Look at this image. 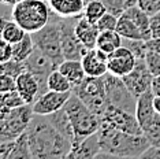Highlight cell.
<instances>
[{
	"label": "cell",
	"mask_w": 160,
	"mask_h": 159,
	"mask_svg": "<svg viewBox=\"0 0 160 159\" xmlns=\"http://www.w3.org/2000/svg\"><path fill=\"white\" fill-rule=\"evenodd\" d=\"M26 135L32 158H67L72 150V143L55 128L48 115L34 114L29 124Z\"/></svg>",
	"instance_id": "1"
},
{
	"label": "cell",
	"mask_w": 160,
	"mask_h": 159,
	"mask_svg": "<svg viewBox=\"0 0 160 159\" xmlns=\"http://www.w3.org/2000/svg\"><path fill=\"white\" fill-rule=\"evenodd\" d=\"M97 133L101 151L96 158H141L151 147L144 135H133L105 125H100Z\"/></svg>",
	"instance_id": "2"
},
{
	"label": "cell",
	"mask_w": 160,
	"mask_h": 159,
	"mask_svg": "<svg viewBox=\"0 0 160 159\" xmlns=\"http://www.w3.org/2000/svg\"><path fill=\"white\" fill-rule=\"evenodd\" d=\"M64 108L68 114V118H70L72 125V131L75 135V143L72 147L78 146L89 136L99 132L100 118L75 93H71L70 99L64 104Z\"/></svg>",
	"instance_id": "3"
},
{
	"label": "cell",
	"mask_w": 160,
	"mask_h": 159,
	"mask_svg": "<svg viewBox=\"0 0 160 159\" xmlns=\"http://www.w3.org/2000/svg\"><path fill=\"white\" fill-rule=\"evenodd\" d=\"M51 8L44 0H21L12 6V19L26 33H34L49 22Z\"/></svg>",
	"instance_id": "4"
},
{
	"label": "cell",
	"mask_w": 160,
	"mask_h": 159,
	"mask_svg": "<svg viewBox=\"0 0 160 159\" xmlns=\"http://www.w3.org/2000/svg\"><path fill=\"white\" fill-rule=\"evenodd\" d=\"M59 19V15H56L55 13H51L49 22L42 29L32 33L34 47L38 48L41 52H44L49 59H52L58 67L66 59L63 54V48H62Z\"/></svg>",
	"instance_id": "5"
},
{
	"label": "cell",
	"mask_w": 160,
	"mask_h": 159,
	"mask_svg": "<svg viewBox=\"0 0 160 159\" xmlns=\"http://www.w3.org/2000/svg\"><path fill=\"white\" fill-rule=\"evenodd\" d=\"M155 93L152 88L137 99L136 117L141 126L142 135L147 137L151 146L160 147V114L153 107Z\"/></svg>",
	"instance_id": "6"
},
{
	"label": "cell",
	"mask_w": 160,
	"mask_h": 159,
	"mask_svg": "<svg viewBox=\"0 0 160 159\" xmlns=\"http://www.w3.org/2000/svg\"><path fill=\"white\" fill-rule=\"evenodd\" d=\"M34 115L33 106L25 104L15 108H2L0 115V140L12 141L28 131Z\"/></svg>",
	"instance_id": "7"
},
{
	"label": "cell",
	"mask_w": 160,
	"mask_h": 159,
	"mask_svg": "<svg viewBox=\"0 0 160 159\" xmlns=\"http://www.w3.org/2000/svg\"><path fill=\"white\" fill-rule=\"evenodd\" d=\"M72 93H75L99 118L110 106L107 99V92H105L104 77L86 75L81 84L72 88Z\"/></svg>",
	"instance_id": "8"
},
{
	"label": "cell",
	"mask_w": 160,
	"mask_h": 159,
	"mask_svg": "<svg viewBox=\"0 0 160 159\" xmlns=\"http://www.w3.org/2000/svg\"><path fill=\"white\" fill-rule=\"evenodd\" d=\"M103 77L108 103L114 107L127 111V113L136 114L137 97L130 92V89L126 86L122 77H118V75H114L111 73H107Z\"/></svg>",
	"instance_id": "9"
},
{
	"label": "cell",
	"mask_w": 160,
	"mask_h": 159,
	"mask_svg": "<svg viewBox=\"0 0 160 159\" xmlns=\"http://www.w3.org/2000/svg\"><path fill=\"white\" fill-rule=\"evenodd\" d=\"M79 17H70L63 18L60 17V40H62V48L66 59H78L81 60L82 56L88 49L81 43L75 33V25H77Z\"/></svg>",
	"instance_id": "10"
},
{
	"label": "cell",
	"mask_w": 160,
	"mask_h": 159,
	"mask_svg": "<svg viewBox=\"0 0 160 159\" xmlns=\"http://www.w3.org/2000/svg\"><path fill=\"white\" fill-rule=\"evenodd\" d=\"M100 125L110 126V128L119 129V131L127 133H133V135H142V131H141V126L138 124L136 114L127 113V111L114 107L111 104L100 117Z\"/></svg>",
	"instance_id": "11"
},
{
	"label": "cell",
	"mask_w": 160,
	"mask_h": 159,
	"mask_svg": "<svg viewBox=\"0 0 160 159\" xmlns=\"http://www.w3.org/2000/svg\"><path fill=\"white\" fill-rule=\"evenodd\" d=\"M26 70L33 73L40 81V96L44 95L48 89V77L53 70H56L58 66L52 59H49L44 52H41L38 48H34L32 55L25 60Z\"/></svg>",
	"instance_id": "12"
},
{
	"label": "cell",
	"mask_w": 160,
	"mask_h": 159,
	"mask_svg": "<svg viewBox=\"0 0 160 159\" xmlns=\"http://www.w3.org/2000/svg\"><path fill=\"white\" fill-rule=\"evenodd\" d=\"M122 80L125 81L126 86L130 89V92H132L137 99L142 95L144 92H147L149 88H152L153 75L149 71L145 58L137 59V63H136V66H134V69L129 74L122 77Z\"/></svg>",
	"instance_id": "13"
},
{
	"label": "cell",
	"mask_w": 160,
	"mask_h": 159,
	"mask_svg": "<svg viewBox=\"0 0 160 159\" xmlns=\"http://www.w3.org/2000/svg\"><path fill=\"white\" fill-rule=\"evenodd\" d=\"M136 63V55L127 47L122 45L114 52H111L108 56V73L118 75V77H125L134 69Z\"/></svg>",
	"instance_id": "14"
},
{
	"label": "cell",
	"mask_w": 160,
	"mask_h": 159,
	"mask_svg": "<svg viewBox=\"0 0 160 159\" xmlns=\"http://www.w3.org/2000/svg\"><path fill=\"white\" fill-rule=\"evenodd\" d=\"M71 93H72V91H68V92L47 91L44 95H41L32 104L34 114L49 115L58 110H60V108H63L64 104L67 103V100L70 99Z\"/></svg>",
	"instance_id": "15"
},
{
	"label": "cell",
	"mask_w": 160,
	"mask_h": 159,
	"mask_svg": "<svg viewBox=\"0 0 160 159\" xmlns=\"http://www.w3.org/2000/svg\"><path fill=\"white\" fill-rule=\"evenodd\" d=\"M108 54L97 48L88 49L82 56L81 62L86 75L89 77H103L108 73Z\"/></svg>",
	"instance_id": "16"
},
{
	"label": "cell",
	"mask_w": 160,
	"mask_h": 159,
	"mask_svg": "<svg viewBox=\"0 0 160 159\" xmlns=\"http://www.w3.org/2000/svg\"><path fill=\"white\" fill-rule=\"evenodd\" d=\"M17 91L28 104H33L40 97V81L33 73L25 70L17 77Z\"/></svg>",
	"instance_id": "17"
},
{
	"label": "cell",
	"mask_w": 160,
	"mask_h": 159,
	"mask_svg": "<svg viewBox=\"0 0 160 159\" xmlns=\"http://www.w3.org/2000/svg\"><path fill=\"white\" fill-rule=\"evenodd\" d=\"M51 11L63 18L83 15L86 2L83 0H48Z\"/></svg>",
	"instance_id": "18"
},
{
	"label": "cell",
	"mask_w": 160,
	"mask_h": 159,
	"mask_svg": "<svg viewBox=\"0 0 160 159\" xmlns=\"http://www.w3.org/2000/svg\"><path fill=\"white\" fill-rule=\"evenodd\" d=\"M75 33H77L78 38L81 40V43L85 45L86 49L96 48L97 38L100 34V30L96 23H92L83 15H81L77 25H75Z\"/></svg>",
	"instance_id": "19"
},
{
	"label": "cell",
	"mask_w": 160,
	"mask_h": 159,
	"mask_svg": "<svg viewBox=\"0 0 160 159\" xmlns=\"http://www.w3.org/2000/svg\"><path fill=\"white\" fill-rule=\"evenodd\" d=\"M100 151L101 148L99 141V133H94V135L89 136L88 139H85L82 143H79L78 146L72 147L71 152L68 154L67 158H74V159L96 158Z\"/></svg>",
	"instance_id": "20"
},
{
	"label": "cell",
	"mask_w": 160,
	"mask_h": 159,
	"mask_svg": "<svg viewBox=\"0 0 160 159\" xmlns=\"http://www.w3.org/2000/svg\"><path fill=\"white\" fill-rule=\"evenodd\" d=\"M58 69L67 77V80L71 82L72 88L79 85L86 77V73H85V70H83L82 62L78 59H64L63 62L59 64Z\"/></svg>",
	"instance_id": "21"
},
{
	"label": "cell",
	"mask_w": 160,
	"mask_h": 159,
	"mask_svg": "<svg viewBox=\"0 0 160 159\" xmlns=\"http://www.w3.org/2000/svg\"><path fill=\"white\" fill-rule=\"evenodd\" d=\"M48 118L51 119V122L55 125V128L58 129V131L66 137L67 140H70V141L72 143V146H74L75 135H74V131H72V125H71L70 118H68L66 108L63 107V108H60V110L55 111V113L49 114Z\"/></svg>",
	"instance_id": "22"
},
{
	"label": "cell",
	"mask_w": 160,
	"mask_h": 159,
	"mask_svg": "<svg viewBox=\"0 0 160 159\" xmlns=\"http://www.w3.org/2000/svg\"><path fill=\"white\" fill-rule=\"evenodd\" d=\"M122 45H123V37L118 32L105 30V32H100L99 38H97L96 48L110 55L111 52H114L115 49H118L119 47H122Z\"/></svg>",
	"instance_id": "23"
},
{
	"label": "cell",
	"mask_w": 160,
	"mask_h": 159,
	"mask_svg": "<svg viewBox=\"0 0 160 159\" xmlns=\"http://www.w3.org/2000/svg\"><path fill=\"white\" fill-rule=\"evenodd\" d=\"M116 32L122 36L123 38H132V40H145L144 33L141 29L133 22L132 18H129L125 13L118 18V25H116Z\"/></svg>",
	"instance_id": "24"
},
{
	"label": "cell",
	"mask_w": 160,
	"mask_h": 159,
	"mask_svg": "<svg viewBox=\"0 0 160 159\" xmlns=\"http://www.w3.org/2000/svg\"><path fill=\"white\" fill-rule=\"evenodd\" d=\"M25 34H26V32L14 19H7L6 17L2 18V40L15 44L25 37Z\"/></svg>",
	"instance_id": "25"
},
{
	"label": "cell",
	"mask_w": 160,
	"mask_h": 159,
	"mask_svg": "<svg viewBox=\"0 0 160 159\" xmlns=\"http://www.w3.org/2000/svg\"><path fill=\"white\" fill-rule=\"evenodd\" d=\"M34 43H33V37L32 33H26L25 37L21 41L12 44V58L21 62H25L29 56L32 55V52L34 51Z\"/></svg>",
	"instance_id": "26"
},
{
	"label": "cell",
	"mask_w": 160,
	"mask_h": 159,
	"mask_svg": "<svg viewBox=\"0 0 160 159\" xmlns=\"http://www.w3.org/2000/svg\"><path fill=\"white\" fill-rule=\"evenodd\" d=\"M48 89L56 92H68L72 91V85L66 75L62 73L59 69H56L48 77Z\"/></svg>",
	"instance_id": "27"
},
{
	"label": "cell",
	"mask_w": 160,
	"mask_h": 159,
	"mask_svg": "<svg viewBox=\"0 0 160 159\" xmlns=\"http://www.w3.org/2000/svg\"><path fill=\"white\" fill-rule=\"evenodd\" d=\"M30 158H32V152H30V147H29L28 135L25 132L17 140H14V147L8 159H30Z\"/></svg>",
	"instance_id": "28"
},
{
	"label": "cell",
	"mask_w": 160,
	"mask_h": 159,
	"mask_svg": "<svg viewBox=\"0 0 160 159\" xmlns=\"http://www.w3.org/2000/svg\"><path fill=\"white\" fill-rule=\"evenodd\" d=\"M107 7L101 0H89L86 2L85 10H83V17L92 23H97V21L107 13Z\"/></svg>",
	"instance_id": "29"
},
{
	"label": "cell",
	"mask_w": 160,
	"mask_h": 159,
	"mask_svg": "<svg viewBox=\"0 0 160 159\" xmlns=\"http://www.w3.org/2000/svg\"><path fill=\"white\" fill-rule=\"evenodd\" d=\"M101 2L107 7L108 13L115 14L116 17H121L127 8L137 6L138 0H101Z\"/></svg>",
	"instance_id": "30"
},
{
	"label": "cell",
	"mask_w": 160,
	"mask_h": 159,
	"mask_svg": "<svg viewBox=\"0 0 160 159\" xmlns=\"http://www.w3.org/2000/svg\"><path fill=\"white\" fill-rule=\"evenodd\" d=\"M28 104L23 100V97L21 96V93L17 91H10L6 93H2V97H0V106L2 108H15V107H21Z\"/></svg>",
	"instance_id": "31"
},
{
	"label": "cell",
	"mask_w": 160,
	"mask_h": 159,
	"mask_svg": "<svg viewBox=\"0 0 160 159\" xmlns=\"http://www.w3.org/2000/svg\"><path fill=\"white\" fill-rule=\"evenodd\" d=\"M26 70V66H25V62H21V60L17 59H10L7 62H2V66H0V73H4L8 74L11 77L17 78L21 73Z\"/></svg>",
	"instance_id": "32"
},
{
	"label": "cell",
	"mask_w": 160,
	"mask_h": 159,
	"mask_svg": "<svg viewBox=\"0 0 160 159\" xmlns=\"http://www.w3.org/2000/svg\"><path fill=\"white\" fill-rule=\"evenodd\" d=\"M123 45L132 51L136 55L137 59L145 58L148 52V47L145 40H132V38H123Z\"/></svg>",
	"instance_id": "33"
},
{
	"label": "cell",
	"mask_w": 160,
	"mask_h": 159,
	"mask_svg": "<svg viewBox=\"0 0 160 159\" xmlns=\"http://www.w3.org/2000/svg\"><path fill=\"white\" fill-rule=\"evenodd\" d=\"M118 18L115 14L112 13H105L103 17L97 21V28L100 32H105V30H116V25H118Z\"/></svg>",
	"instance_id": "34"
},
{
	"label": "cell",
	"mask_w": 160,
	"mask_h": 159,
	"mask_svg": "<svg viewBox=\"0 0 160 159\" xmlns=\"http://www.w3.org/2000/svg\"><path fill=\"white\" fill-rule=\"evenodd\" d=\"M145 60H147L148 69H149V71L152 73V75H153V77L160 75V52L148 49L147 56H145Z\"/></svg>",
	"instance_id": "35"
},
{
	"label": "cell",
	"mask_w": 160,
	"mask_h": 159,
	"mask_svg": "<svg viewBox=\"0 0 160 159\" xmlns=\"http://www.w3.org/2000/svg\"><path fill=\"white\" fill-rule=\"evenodd\" d=\"M137 6L141 7L151 17L160 13V0H138Z\"/></svg>",
	"instance_id": "36"
},
{
	"label": "cell",
	"mask_w": 160,
	"mask_h": 159,
	"mask_svg": "<svg viewBox=\"0 0 160 159\" xmlns=\"http://www.w3.org/2000/svg\"><path fill=\"white\" fill-rule=\"evenodd\" d=\"M15 89H17V78L2 73V75H0V93L15 91Z\"/></svg>",
	"instance_id": "37"
},
{
	"label": "cell",
	"mask_w": 160,
	"mask_h": 159,
	"mask_svg": "<svg viewBox=\"0 0 160 159\" xmlns=\"http://www.w3.org/2000/svg\"><path fill=\"white\" fill-rule=\"evenodd\" d=\"M12 59V44L6 40H2V55H0V62H7Z\"/></svg>",
	"instance_id": "38"
},
{
	"label": "cell",
	"mask_w": 160,
	"mask_h": 159,
	"mask_svg": "<svg viewBox=\"0 0 160 159\" xmlns=\"http://www.w3.org/2000/svg\"><path fill=\"white\" fill-rule=\"evenodd\" d=\"M152 38H160V13L151 17Z\"/></svg>",
	"instance_id": "39"
},
{
	"label": "cell",
	"mask_w": 160,
	"mask_h": 159,
	"mask_svg": "<svg viewBox=\"0 0 160 159\" xmlns=\"http://www.w3.org/2000/svg\"><path fill=\"white\" fill-rule=\"evenodd\" d=\"M14 147V140L12 141H3L0 140V159H8L10 154Z\"/></svg>",
	"instance_id": "40"
},
{
	"label": "cell",
	"mask_w": 160,
	"mask_h": 159,
	"mask_svg": "<svg viewBox=\"0 0 160 159\" xmlns=\"http://www.w3.org/2000/svg\"><path fill=\"white\" fill-rule=\"evenodd\" d=\"M141 158H160V147L151 146L145 152L141 155Z\"/></svg>",
	"instance_id": "41"
},
{
	"label": "cell",
	"mask_w": 160,
	"mask_h": 159,
	"mask_svg": "<svg viewBox=\"0 0 160 159\" xmlns=\"http://www.w3.org/2000/svg\"><path fill=\"white\" fill-rule=\"evenodd\" d=\"M147 47L151 51H158L160 52V38H151L147 41Z\"/></svg>",
	"instance_id": "42"
},
{
	"label": "cell",
	"mask_w": 160,
	"mask_h": 159,
	"mask_svg": "<svg viewBox=\"0 0 160 159\" xmlns=\"http://www.w3.org/2000/svg\"><path fill=\"white\" fill-rule=\"evenodd\" d=\"M152 91H153L155 95H160V75L153 77V81H152Z\"/></svg>",
	"instance_id": "43"
},
{
	"label": "cell",
	"mask_w": 160,
	"mask_h": 159,
	"mask_svg": "<svg viewBox=\"0 0 160 159\" xmlns=\"http://www.w3.org/2000/svg\"><path fill=\"white\" fill-rule=\"evenodd\" d=\"M153 107H155V110L160 114V95L153 96Z\"/></svg>",
	"instance_id": "44"
},
{
	"label": "cell",
	"mask_w": 160,
	"mask_h": 159,
	"mask_svg": "<svg viewBox=\"0 0 160 159\" xmlns=\"http://www.w3.org/2000/svg\"><path fill=\"white\" fill-rule=\"evenodd\" d=\"M4 4H10V6H14V4H17L18 2H21V0H2Z\"/></svg>",
	"instance_id": "45"
},
{
	"label": "cell",
	"mask_w": 160,
	"mask_h": 159,
	"mask_svg": "<svg viewBox=\"0 0 160 159\" xmlns=\"http://www.w3.org/2000/svg\"><path fill=\"white\" fill-rule=\"evenodd\" d=\"M83 2H89V0H83Z\"/></svg>",
	"instance_id": "46"
},
{
	"label": "cell",
	"mask_w": 160,
	"mask_h": 159,
	"mask_svg": "<svg viewBox=\"0 0 160 159\" xmlns=\"http://www.w3.org/2000/svg\"><path fill=\"white\" fill-rule=\"evenodd\" d=\"M44 2H48V0H44Z\"/></svg>",
	"instance_id": "47"
}]
</instances>
